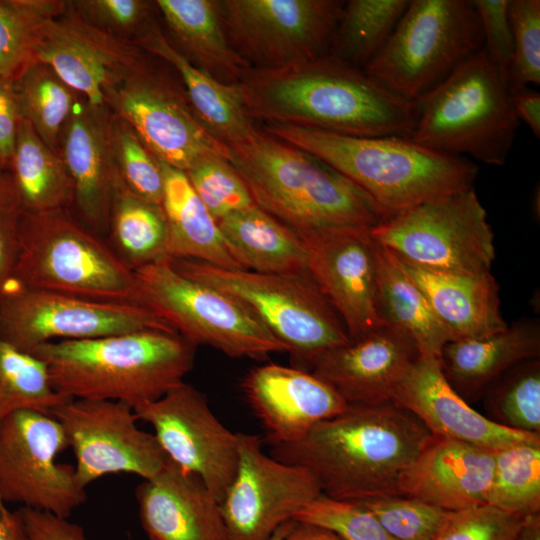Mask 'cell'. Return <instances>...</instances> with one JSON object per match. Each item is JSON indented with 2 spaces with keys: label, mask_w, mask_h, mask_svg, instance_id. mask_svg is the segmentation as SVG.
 Masks as SVG:
<instances>
[{
  "label": "cell",
  "mask_w": 540,
  "mask_h": 540,
  "mask_svg": "<svg viewBox=\"0 0 540 540\" xmlns=\"http://www.w3.org/2000/svg\"><path fill=\"white\" fill-rule=\"evenodd\" d=\"M247 115L336 134L411 137L416 103L331 55L246 71L238 83Z\"/></svg>",
  "instance_id": "obj_1"
},
{
  "label": "cell",
  "mask_w": 540,
  "mask_h": 540,
  "mask_svg": "<svg viewBox=\"0 0 540 540\" xmlns=\"http://www.w3.org/2000/svg\"><path fill=\"white\" fill-rule=\"evenodd\" d=\"M431 435L416 417L392 402L348 404L300 439L274 445L271 456L306 469L321 493L362 502L401 496L400 478Z\"/></svg>",
  "instance_id": "obj_2"
},
{
  "label": "cell",
  "mask_w": 540,
  "mask_h": 540,
  "mask_svg": "<svg viewBox=\"0 0 540 540\" xmlns=\"http://www.w3.org/2000/svg\"><path fill=\"white\" fill-rule=\"evenodd\" d=\"M227 149L255 205L301 237L334 228H373L389 216L345 176L264 130Z\"/></svg>",
  "instance_id": "obj_3"
},
{
  "label": "cell",
  "mask_w": 540,
  "mask_h": 540,
  "mask_svg": "<svg viewBox=\"0 0 540 540\" xmlns=\"http://www.w3.org/2000/svg\"><path fill=\"white\" fill-rule=\"evenodd\" d=\"M263 130L345 176L389 215L473 188L478 166L409 137H361L284 124Z\"/></svg>",
  "instance_id": "obj_4"
},
{
  "label": "cell",
  "mask_w": 540,
  "mask_h": 540,
  "mask_svg": "<svg viewBox=\"0 0 540 540\" xmlns=\"http://www.w3.org/2000/svg\"><path fill=\"white\" fill-rule=\"evenodd\" d=\"M196 347L177 332L151 329L49 342L31 354L46 363L60 395L121 401L134 408L183 383Z\"/></svg>",
  "instance_id": "obj_5"
},
{
  "label": "cell",
  "mask_w": 540,
  "mask_h": 540,
  "mask_svg": "<svg viewBox=\"0 0 540 540\" xmlns=\"http://www.w3.org/2000/svg\"><path fill=\"white\" fill-rule=\"evenodd\" d=\"M415 103L416 143L485 165L506 163L520 121L484 48Z\"/></svg>",
  "instance_id": "obj_6"
},
{
  "label": "cell",
  "mask_w": 540,
  "mask_h": 540,
  "mask_svg": "<svg viewBox=\"0 0 540 540\" xmlns=\"http://www.w3.org/2000/svg\"><path fill=\"white\" fill-rule=\"evenodd\" d=\"M13 287L143 304L134 270L68 209L24 212Z\"/></svg>",
  "instance_id": "obj_7"
},
{
  "label": "cell",
  "mask_w": 540,
  "mask_h": 540,
  "mask_svg": "<svg viewBox=\"0 0 540 540\" xmlns=\"http://www.w3.org/2000/svg\"><path fill=\"white\" fill-rule=\"evenodd\" d=\"M171 263L184 276L239 301L300 365L311 367L321 354L350 341L340 317L308 274L259 273L186 259Z\"/></svg>",
  "instance_id": "obj_8"
},
{
  "label": "cell",
  "mask_w": 540,
  "mask_h": 540,
  "mask_svg": "<svg viewBox=\"0 0 540 540\" xmlns=\"http://www.w3.org/2000/svg\"><path fill=\"white\" fill-rule=\"evenodd\" d=\"M483 48L473 0H410L388 42L364 71L415 102Z\"/></svg>",
  "instance_id": "obj_9"
},
{
  "label": "cell",
  "mask_w": 540,
  "mask_h": 540,
  "mask_svg": "<svg viewBox=\"0 0 540 540\" xmlns=\"http://www.w3.org/2000/svg\"><path fill=\"white\" fill-rule=\"evenodd\" d=\"M370 236L399 259L436 271L483 274L495 259L494 233L474 188L391 214Z\"/></svg>",
  "instance_id": "obj_10"
},
{
  "label": "cell",
  "mask_w": 540,
  "mask_h": 540,
  "mask_svg": "<svg viewBox=\"0 0 540 540\" xmlns=\"http://www.w3.org/2000/svg\"><path fill=\"white\" fill-rule=\"evenodd\" d=\"M141 301L194 345L264 359L286 347L239 301L177 271L171 260L134 270Z\"/></svg>",
  "instance_id": "obj_11"
},
{
  "label": "cell",
  "mask_w": 540,
  "mask_h": 540,
  "mask_svg": "<svg viewBox=\"0 0 540 540\" xmlns=\"http://www.w3.org/2000/svg\"><path fill=\"white\" fill-rule=\"evenodd\" d=\"M233 49L254 69H279L330 53L344 4L337 0H217Z\"/></svg>",
  "instance_id": "obj_12"
},
{
  "label": "cell",
  "mask_w": 540,
  "mask_h": 540,
  "mask_svg": "<svg viewBox=\"0 0 540 540\" xmlns=\"http://www.w3.org/2000/svg\"><path fill=\"white\" fill-rule=\"evenodd\" d=\"M175 329L148 306L13 287L0 298V337L31 353L55 341Z\"/></svg>",
  "instance_id": "obj_13"
},
{
  "label": "cell",
  "mask_w": 540,
  "mask_h": 540,
  "mask_svg": "<svg viewBox=\"0 0 540 540\" xmlns=\"http://www.w3.org/2000/svg\"><path fill=\"white\" fill-rule=\"evenodd\" d=\"M110 111L128 122L160 161L186 171L202 157L228 158L194 112L180 83L147 57L105 97Z\"/></svg>",
  "instance_id": "obj_14"
},
{
  "label": "cell",
  "mask_w": 540,
  "mask_h": 540,
  "mask_svg": "<svg viewBox=\"0 0 540 540\" xmlns=\"http://www.w3.org/2000/svg\"><path fill=\"white\" fill-rule=\"evenodd\" d=\"M68 445L60 422L50 414L21 410L0 425V497L4 503L68 518L86 499L72 465L57 456Z\"/></svg>",
  "instance_id": "obj_15"
},
{
  "label": "cell",
  "mask_w": 540,
  "mask_h": 540,
  "mask_svg": "<svg viewBox=\"0 0 540 540\" xmlns=\"http://www.w3.org/2000/svg\"><path fill=\"white\" fill-rule=\"evenodd\" d=\"M50 415L65 431L76 459V479L84 489L109 474L150 479L168 461L154 434L138 427L133 407L125 402L70 399Z\"/></svg>",
  "instance_id": "obj_16"
},
{
  "label": "cell",
  "mask_w": 540,
  "mask_h": 540,
  "mask_svg": "<svg viewBox=\"0 0 540 540\" xmlns=\"http://www.w3.org/2000/svg\"><path fill=\"white\" fill-rule=\"evenodd\" d=\"M237 437L236 474L220 502L228 539L270 540L321 490L306 469L265 454L259 436Z\"/></svg>",
  "instance_id": "obj_17"
},
{
  "label": "cell",
  "mask_w": 540,
  "mask_h": 540,
  "mask_svg": "<svg viewBox=\"0 0 540 540\" xmlns=\"http://www.w3.org/2000/svg\"><path fill=\"white\" fill-rule=\"evenodd\" d=\"M133 409L138 420L152 426L167 457L199 476L221 502L236 474L238 437L212 412L206 396L183 382Z\"/></svg>",
  "instance_id": "obj_18"
},
{
  "label": "cell",
  "mask_w": 540,
  "mask_h": 540,
  "mask_svg": "<svg viewBox=\"0 0 540 540\" xmlns=\"http://www.w3.org/2000/svg\"><path fill=\"white\" fill-rule=\"evenodd\" d=\"M147 55L86 22L68 1L66 10L44 25L33 61L48 65L87 102L101 106Z\"/></svg>",
  "instance_id": "obj_19"
},
{
  "label": "cell",
  "mask_w": 540,
  "mask_h": 540,
  "mask_svg": "<svg viewBox=\"0 0 540 540\" xmlns=\"http://www.w3.org/2000/svg\"><path fill=\"white\" fill-rule=\"evenodd\" d=\"M371 228L344 227L302 237L308 273L343 322L350 340L379 327Z\"/></svg>",
  "instance_id": "obj_20"
},
{
  "label": "cell",
  "mask_w": 540,
  "mask_h": 540,
  "mask_svg": "<svg viewBox=\"0 0 540 540\" xmlns=\"http://www.w3.org/2000/svg\"><path fill=\"white\" fill-rule=\"evenodd\" d=\"M419 356L409 335L381 324L359 339L324 352L310 368L347 404L379 405L391 402Z\"/></svg>",
  "instance_id": "obj_21"
},
{
  "label": "cell",
  "mask_w": 540,
  "mask_h": 540,
  "mask_svg": "<svg viewBox=\"0 0 540 540\" xmlns=\"http://www.w3.org/2000/svg\"><path fill=\"white\" fill-rule=\"evenodd\" d=\"M391 402L416 417L434 436L492 451L522 442L540 443V434L506 428L472 408L449 384L438 357L420 355Z\"/></svg>",
  "instance_id": "obj_22"
},
{
  "label": "cell",
  "mask_w": 540,
  "mask_h": 540,
  "mask_svg": "<svg viewBox=\"0 0 540 540\" xmlns=\"http://www.w3.org/2000/svg\"><path fill=\"white\" fill-rule=\"evenodd\" d=\"M241 388L273 446L300 439L314 425L348 405L312 372L275 363L252 368Z\"/></svg>",
  "instance_id": "obj_23"
},
{
  "label": "cell",
  "mask_w": 540,
  "mask_h": 540,
  "mask_svg": "<svg viewBox=\"0 0 540 540\" xmlns=\"http://www.w3.org/2000/svg\"><path fill=\"white\" fill-rule=\"evenodd\" d=\"M111 111L93 105L82 96L65 123L59 141V155L69 174L73 204L91 228H108L118 175L110 146Z\"/></svg>",
  "instance_id": "obj_24"
},
{
  "label": "cell",
  "mask_w": 540,
  "mask_h": 540,
  "mask_svg": "<svg viewBox=\"0 0 540 540\" xmlns=\"http://www.w3.org/2000/svg\"><path fill=\"white\" fill-rule=\"evenodd\" d=\"M495 466V451L431 435L399 481L401 496L445 511L485 505Z\"/></svg>",
  "instance_id": "obj_25"
},
{
  "label": "cell",
  "mask_w": 540,
  "mask_h": 540,
  "mask_svg": "<svg viewBox=\"0 0 540 540\" xmlns=\"http://www.w3.org/2000/svg\"><path fill=\"white\" fill-rule=\"evenodd\" d=\"M136 499L148 539L229 540L220 502L199 476L169 458L138 485Z\"/></svg>",
  "instance_id": "obj_26"
},
{
  "label": "cell",
  "mask_w": 540,
  "mask_h": 540,
  "mask_svg": "<svg viewBox=\"0 0 540 540\" xmlns=\"http://www.w3.org/2000/svg\"><path fill=\"white\" fill-rule=\"evenodd\" d=\"M540 357V322L521 317L494 334L450 341L439 356L442 371L452 388L468 403L514 366Z\"/></svg>",
  "instance_id": "obj_27"
},
{
  "label": "cell",
  "mask_w": 540,
  "mask_h": 540,
  "mask_svg": "<svg viewBox=\"0 0 540 540\" xmlns=\"http://www.w3.org/2000/svg\"><path fill=\"white\" fill-rule=\"evenodd\" d=\"M401 262L451 341L482 338L507 327L500 312L499 286L491 272L460 274Z\"/></svg>",
  "instance_id": "obj_28"
},
{
  "label": "cell",
  "mask_w": 540,
  "mask_h": 540,
  "mask_svg": "<svg viewBox=\"0 0 540 540\" xmlns=\"http://www.w3.org/2000/svg\"><path fill=\"white\" fill-rule=\"evenodd\" d=\"M135 45L176 71L194 112L216 139L226 145L235 144L256 131L245 111L239 85L222 83L190 63L171 44L157 22Z\"/></svg>",
  "instance_id": "obj_29"
},
{
  "label": "cell",
  "mask_w": 540,
  "mask_h": 540,
  "mask_svg": "<svg viewBox=\"0 0 540 540\" xmlns=\"http://www.w3.org/2000/svg\"><path fill=\"white\" fill-rule=\"evenodd\" d=\"M167 38L190 63L225 84H238L251 67L230 44L217 0H157Z\"/></svg>",
  "instance_id": "obj_30"
},
{
  "label": "cell",
  "mask_w": 540,
  "mask_h": 540,
  "mask_svg": "<svg viewBox=\"0 0 540 540\" xmlns=\"http://www.w3.org/2000/svg\"><path fill=\"white\" fill-rule=\"evenodd\" d=\"M159 163L164 181L161 206L170 260H195L221 268L243 269L186 173L160 160Z\"/></svg>",
  "instance_id": "obj_31"
},
{
  "label": "cell",
  "mask_w": 540,
  "mask_h": 540,
  "mask_svg": "<svg viewBox=\"0 0 540 540\" xmlns=\"http://www.w3.org/2000/svg\"><path fill=\"white\" fill-rule=\"evenodd\" d=\"M374 255L375 304L380 322L409 335L421 356L439 358L451 338L426 296L407 273L401 260L375 241Z\"/></svg>",
  "instance_id": "obj_32"
},
{
  "label": "cell",
  "mask_w": 540,
  "mask_h": 540,
  "mask_svg": "<svg viewBox=\"0 0 540 540\" xmlns=\"http://www.w3.org/2000/svg\"><path fill=\"white\" fill-rule=\"evenodd\" d=\"M243 269L272 274H308V252L300 235L257 205L217 221Z\"/></svg>",
  "instance_id": "obj_33"
},
{
  "label": "cell",
  "mask_w": 540,
  "mask_h": 540,
  "mask_svg": "<svg viewBox=\"0 0 540 540\" xmlns=\"http://www.w3.org/2000/svg\"><path fill=\"white\" fill-rule=\"evenodd\" d=\"M8 173L25 213L68 209L72 183L59 154L21 117Z\"/></svg>",
  "instance_id": "obj_34"
},
{
  "label": "cell",
  "mask_w": 540,
  "mask_h": 540,
  "mask_svg": "<svg viewBox=\"0 0 540 540\" xmlns=\"http://www.w3.org/2000/svg\"><path fill=\"white\" fill-rule=\"evenodd\" d=\"M108 229L113 250L132 270L170 260L162 206L131 192L119 177L111 203Z\"/></svg>",
  "instance_id": "obj_35"
},
{
  "label": "cell",
  "mask_w": 540,
  "mask_h": 540,
  "mask_svg": "<svg viewBox=\"0 0 540 540\" xmlns=\"http://www.w3.org/2000/svg\"><path fill=\"white\" fill-rule=\"evenodd\" d=\"M410 0L345 2L330 53L364 70L388 42Z\"/></svg>",
  "instance_id": "obj_36"
},
{
  "label": "cell",
  "mask_w": 540,
  "mask_h": 540,
  "mask_svg": "<svg viewBox=\"0 0 540 540\" xmlns=\"http://www.w3.org/2000/svg\"><path fill=\"white\" fill-rule=\"evenodd\" d=\"M20 115L59 154L62 129L80 95L48 65L33 61L14 80Z\"/></svg>",
  "instance_id": "obj_37"
},
{
  "label": "cell",
  "mask_w": 540,
  "mask_h": 540,
  "mask_svg": "<svg viewBox=\"0 0 540 540\" xmlns=\"http://www.w3.org/2000/svg\"><path fill=\"white\" fill-rule=\"evenodd\" d=\"M67 400L54 389L43 360L0 337V425L21 410L50 414Z\"/></svg>",
  "instance_id": "obj_38"
},
{
  "label": "cell",
  "mask_w": 540,
  "mask_h": 540,
  "mask_svg": "<svg viewBox=\"0 0 540 540\" xmlns=\"http://www.w3.org/2000/svg\"><path fill=\"white\" fill-rule=\"evenodd\" d=\"M487 504L522 517L540 513V443L522 442L495 451Z\"/></svg>",
  "instance_id": "obj_39"
},
{
  "label": "cell",
  "mask_w": 540,
  "mask_h": 540,
  "mask_svg": "<svg viewBox=\"0 0 540 540\" xmlns=\"http://www.w3.org/2000/svg\"><path fill=\"white\" fill-rule=\"evenodd\" d=\"M67 5L59 0H0V77L15 80L33 62L44 25Z\"/></svg>",
  "instance_id": "obj_40"
},
{
  "label": "cell",
  "mask_w": 540,
  "mask_h": 540,
  "mask_svg": "<svg viewBox=\"0 0 540 540\" xmlns=\"http://www.w3.org/2000/svg\"><path fill=\"white\" fill-rule=\"evenodd\" d=\"M482 398L492 421L515 431L540 434L539 358L508 370Z\"/></svg>",
  "instance_id": "obj_41"
},
{
  "label": "cell",
  "mask_w": 540,
  "mask_h": 540,
  "mask_svg": "<svg viewBox=\"0 0 540 540\" xmlns=\"http://www.w3.org/2000/svg\"><path fill=\"white\" fill-rule=\"evenodd\" d=\"M109 137L114 166L121 182L137 196L161 205L164 181L159 160L133 127L112 112Z\"/></svg>",
  "instance_id": "obj_42"
},
{
  "label": "cell",
  "mask_w": 540,
  "mask_h": 540,
  "mask_svg": "<svg viewBox=\"0 0 540 540\" xmlns=\"http://www.w3.org/2000/svg\"><path fill=\"white\" fill-rule=\"evenodd\" d=\"M185 173L216 221L255 204L244 181L226 157H202Z\"/></svg>",
  "instance_id": "obj_43"
},
{
  "label": "cell",
  "mask_w": 540,
  "mask_h": 540,
  "mask_svg": "<svg viewBox=\"0 0 540 540\" xmlns=\"http://www.w3.org/2000/svg\"><path fill=\"white\" fill-rule=\"evenodd\" d=\"M293 521L323 528L341 540H395L361 503L323 493L304 505Z\"/></svg>",
  "instance_id": "obj_44"
},
{
  "label": "cell",
  "mask_w": 540,
  "mask_h": 540,
  "mask_svg": "<svg viewBox=\"0 0 540 540\" xmlns=\"http://www.w3.org/2000/svg\"><path fill=\"white\" fill-rule=\"evenodd\" d=\"M69 5L95 28L133 44L157 22L155 1L78 0L69 1Z\"/></svg>",
  "instance_id": "obj_45"
},
{
  "label": "cell",
  "mask_w": 540,
  "mask_h": 540,
  "mask_svg": "<svg viewBox=\"0 0 540 540\" xmlns=\"http://www.w3.org/2000/svg\"><path fill=\"white\" fill-rule=\"evenodd\" d=\"M395 540H431L447 511L407 496H390L359 502Z\"/></svg>",
  "instance_id": "obj_46"
},
{
  "label": "cell",
  "mask_w": 540,
  "mask_h": 540,
  "mask_svg": "<svg viewBox=\"0 0 540 540\" xmlns=\"http://www.w3.org/2000/svg\"><path fill=\"white\" fill-rule=\"evenodd\" d=\"M526 518L488 504L447 511L431 540H515Z\"/></svg>",
  "instance_id": "obj_47"
},
{
  "label": "cell",
  "mask_w": 540,
  "mask_h": 540,
  "mask_svg": "<svg viewBox=\"0 0 540 540\" xmlns=\"http://www.w3.org/2000/svg\"><path fill=\"white\" fill-rule=\"evenodd\" d=\"M514 44V71L509 94L540 84V1L508 0Z\"/></svg>",
  "instance_id": "obj_48"
},
{
  "label": "cell",
  "mask_w": 540,
  "mask_h": 540,
  "mask_svg": "<svg viewBox=\"0 0 540 540\" xmlns=\"http://www.w3.org/2000/svg\"><path fill=\"white\" fill-rule=\"evenodd\" d=\"M481 22L484 50L510 90L514 71V44L508 0H473Z\"/></svg>",
  "instance_id": "obj_49"
},
{
  "label": "cell",
  "mask_w": 540,
  "mask_h": 540,
  "mask_svg": "<svg viewBox=\"0 0 540 540\" xmlns=\"http://www.w3.org/2000/svg\"><path fill=\"white\" fill-rule=\"evenodd\" d=\"M24 209L9 173L0 181V298L11 288Z\"/></svg>",
  "instance_id": "obj_50"
},
{
  "label": "cell",
  "mask_w": 540,
  "mask_h": 540,
  "mask_svg": "<svg viewBox=\"0 0 540 540\" xmlns=\"http://www.w3.org/2000/svg\"><path fill=\"white\" fill-rule=\"evenodd\" d=\"M29 540H86L84 529L68 518L21 507Z\"/></svg>",
  "instance_id": "obj_51"
},
{
  "label": "cell",
  "mask_w": 540,
  "mask_h": 540,
  "mask_svg": "<svg viewBox=\"0 0 540 540\" xmlns=\"http://www.w3.org/2000/svg\"><path fill=\"white\" fill-rule=\"evenodd\" d=\"M20 119L14 80L0 77V154L8 167Z\"/></svg>",
  "instance_id": "obj_52"
},
{
  "label": "cell",
  "mask_w": 540,
  "mask_h": 540,
  "mask_svg": "<svg viewBox=\"0 0 540 540\" xmlns=\"http://www.w3.org/2000/svg\"><path fill=\"white\" fill-rule=\"evenodd\" d=\"M511 104L518 120L524 122L534 136L540 137V93L525 87L510 94Z\"/></svg>",
  "instance_id": "obj_53"
},
{
  "label": "cell",
  "mask_w": 540,
  "mask_h": 540,
  "mask_svg": "<svg viewBox=\"0 0 540 540\" xmlns=\"http://www.w3.org/2000/svg\"><path fill=\"white\" fill-rule=\"evenodd\" d=\"M0 540H29L21 508L0 513Z\"/></svg>",
  "instance_id": "obj_54"
},
{
  "label": "cell",
  "mask_w": 540,
  "mask_h": 540,
  "mask_svg": "<svg viewBox=\"0 0 540 540\" xmlns=\"http://www.w3.org/2000/svg\"><path fill=\"white\" fill-rule=\"evenodd\" d=\"M280 540H341L333 533L305 523L294 522Z\"/></svg>",
  "instance_id": "obj_55"
},
{
  "label": "cell",
  "mask_w": 540,
  "mask_h": 540,
  "mask_svg": "<svg viewBox=\"0 0 540 540\" xmlns=\"http://www.w3.org/2000/svg\"><path fill=\"white\" fill-rule=\"evenodd\" d=\"M515 540H540V513L526 518Z\"/></svg>",
  "instance_id": "obj_56"
},
{
  "label": "cell",
  "mask_w": 540,
  "mask_h": 540,
  "mask_svg": "<svg viewBox=\"0 0 540 540\" xmlns=\"http://www.w3.org/2000/svg\"><path fill=\"white\" fill-rule=\"evenodd\" d=\"M292 524H293V521H290L284 524L283 526H281L270 540H280L288 532ZM149 540H153V539H149Z\"/></svg>",
  "instance_id": "obj_57"
},
{
  "label": "cell",
  "mask_w": 540,
  "mask_h": 540,
  "mask_svg": "<svg viewBox=\"0 0 540 540\" xmlns=\"http://www.w3.org/2000/svg\"><path fill=\"white\" fill-rule=\"evenodd\" d=\"M8 165L2 155L0 154V181L7 175Z\"/></svg>",
  "instance_id": "obj_58"
},
{
  "label": "cell",
  "mask_w": 540,
  "mask_h": 540,
  "mask_svg": "<svg viewBox=\"0 0 540 540\" xmlns=\"http://www.w3.org/2000/svg\"><path fill=\"white\" fill-rule=\"evenodd\" d=\"M7 509L5 503L2 501L1 497H0V513L2 512H5Z\"/></svg>",
  "instance_id": "obj_59"
}]
</instances>
